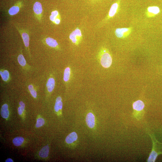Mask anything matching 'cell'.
Instances as JSON below:
<instances>
[{
  "mask_svg": "<svg viewBox=\"0 0 162 162\" xmlns=\"http://www.w3.org/2000/svg\"><path fill=\"white\" fill-rule=\"evenodd\" d=\"M82 37V32L78 28L73 31L70 36V38L72 43L76 45H78Z\"/></svg>",
  "mask_w": 162,
  "mask_h": 162,
  "instance_id": "cell-2",
  "label": "cell"
},
{
  "mask_svg": "<svg viewBox=\"0 0 162 162\" xmlns=\"http://www.w3.org/2000/svg\"><path fill=\"white\" fill-rule=\"evenodd\" d=\"M19 8L18 6H13L9 11V14L11 16L15 15L19 12Z\"/></svg>",
  "mask_w": 162,
  "mask_h": 162,
  "instance_id": "cell-21",
  "label": "cell"
},
{
  "mask_svg": "<svg viewBox=\"0 0 162 162\" xmlns=\"http://www.w3.org/2000/svg\"><path fill=\"white\" fill-rule=\"evenodd\" d=\"M18 63L23 69H28L30 68V66L27 64L26 60L22 54H20L18 57Z\"/></svg>",
  "mask_w": 162,
  "mask_h": 162,
  "instance_id": "cell-7",
  "label": "cell"
},
{
  "mask_svg": "<svg viewBox=\"0 0 162 162\" xmlns=\"http://www.w3.org/2000/svg\"><path fill=\"white\" fill-rule=\"evenodd\" d=\"M78 135L75 132H73L70 134L66 137L65 141L68 144H71L77 140Z\"/></svg>",
  "mask_w": 162,
  "mask_h": 162,
  "instance_id": "cell-9",
  "label": "cell"
},
{
  "mask_svg": "<svg viewBox=\"0 0 162 162\" xmlns=\"http://www.w3.org/2000/svg\"><path fill=\"white\" fill-rule=\"evenodd\" d=\"M132 31V28H118L116 29L115 34L118 38H123L129 36Z\"/></svg>",
  "mask_w": 162,
  "mask_h": 162,
  "instance_id": "cell-3",
  "label": "cell"
},
{
  "mask_svg": "<svg viewBox=\"0 0 162 162\" xmlns=\"http://www.w3.org/2000/svg\"><path fill=\"white\" fill-rule=\"evenodd\" d=\"M60 20L58 18L57 19L55 20V21L54 22H55V23L57 24H59L60 23Z\"/></svg>",
  "mask_w": 162,
  "mask_h": 162,
  "instance_id": "cell-25",
  "label": "cell"
},
{
  "mask_svg": "<svg viewBox=\"0 0 162 162\" xmlns=\"http://www.w3.org/2000/svg\"><path fill=\"white\" fill-rule=\"evenodd\" d=\"M28 88L32 96L34 98L37 97V92L35 86L32 84H30L28 86Z\"/></svg>",
  "mask_w": 162,
  "mask_h": 162,
  "instance_id": "cell-19",
  "label": "cell"
},
{
  "mask_svg": "<svg viewBox=\"0 0 162 162\" xmlns=\"http://www.w3.org/2000/svg\"><path fill=\"white\" fill-rule=\"evenodd\" d=\"M147 15L150 17L156 16L160 12V10L157 6H150L147 8Z\"/></svg>",
  "mask_w": 162,
  "mask_h": 162,
  "instance_id": "cell-6",
  "label": "cell"
},
{
  "mask_svg": "<svg viewBox=\"0 0 162 162\" xmlns=\"http://www.w3.org/2000/svg\"><path fill=\"white\" fill-rule=\"evenodd\" d=\"M55 78L53 76H50L47 81L46 85V88L48 92L51 93L55 88Z\"/></svg>",
  "mask_w": 162,
  "mask_h": 162,
  "instance_id": "cell-5",
  "label": "cell"
},
{
  "mask_svg": "<svg viewBox=\"0 0 162 162\" xmlns=\"http://www.w3.org/2000/svg\"><path fill=\"white\" fill-rule=\"evenodd\" d=\"M49 151V148L48 145L43 147L39 152V155L41 157L43 158H46L48 157Z\"/></svg>",
  "mask_w": 162,
  "mask_h": 162,
  "instance_id": "cell-17",
  "label": "cell"
},
{
  "mask_svg": "<svg viewBox=\"0 0 162 162\" xmlns=\"http://www.w3.org/2000/svg\"><path fill=\"white\" fill-rule=\"evenodd\" d=\"M59 15V12L57 11H53L51 12V15L50 16V19L51 21L54 22L57 18Z\"/></svg>",
  "mask_w": 162,
  "mask_h": 162,
  "instance_id": "cell-23",
  "label": "cell"
},
{
  "mask_svg": "<svg viewBox=\"0 0 162 162\" xmlns=\"http://www.w3.org/2000/svg\"><path fill=\"white\" fill-rule=\"evenodd\" d=\"M119 7V4L117 2L113 3L111 6L110 10L108 17L109 18L113 17L117 13Z\"/></svg>",
  "mask_w": 162,
  "mask_h": 162,
  "instance_id": "cell-14",
  "label": "cell"
},
{
  "mask_svg": "<svg viewBox=\"0 0 162 162\" xmlns=\"http://www.w3.org/2000/svg\"><path fill=\"white\" fill-rule=\"evenodd\" d=\"M21 35L25 46L27 49L29 50L30 41L29 35L25 32H22Z\"/></svg>",
  "mask_w": 162,
  "mask_h": 162,
  "instance_id": "cell-18",
  "label": "cell"
},
{
  "mask_svg": "<svg viewBox=\"0 0 162 162\" xmlns=\"http://www.w3.org/2000/svg\"><path fill=\"white\" fill-rule=\"evenodd\" d=\"M19 105L20 106L18 108V113L19 115H21L24 111L25 105L22 101L20 102L19 103Z\"/></svg>",
  "mask_w": 162,
  "mask_h": 162,
  "instance_id": "cell-22",
  "label": "cell"
},
{
  "mask_svg": "<svg viewBox=\"0 0 162 162\" xmlns=\"http://www.w3.org/2000/svg\"><path fill=\"white\" fill-rule=\"evenodd\" d=\"M46 44L52 48L57 49L59 47V45L57 41L50 37H48L45 39Z\"/></svg>",
  "mask_w": 162,
  "mask_h": 162,
  "instance_id": "cell-15",
  "label": "cell"
},
{
  "mask_svg": "<svg viewBox=\"0 0 162 162\" xmlns=\"http://www.w3.org/2000/svg\"><path fill=\"white\" fill-rule=\"evenodd\" d=\"M24 139L22 137H18L15 138L13 140V143L16 146H21L24 142Z\"/></svg>",
  "mask_w": 162,
  "mask_h": 162,
  "instance_id": "cell-20",
  "label": "cell"
},
{
  "mask_svg": "<svg viewBox=\"0 0 162 162\" xmlns=\"http://www.w3.org/2000/svg\"><path fill=\"white\" fill-rule=\"evenodd\" d=\"M86 121L87 126L89 128L92 129L94 127L95 124V117L92 113L90 112L87 114Z\"/></svg>",
  "mask_w": 162,
  "mask_h": 162,
  "instance_id": "cell-4",
  "label": "cell"
},
{
  "mask_svg": "<svg viewBox=\"0 0 162 162\" xmlns=\"http://www.w3.org/2000/svg\"><path fill=\"white\" fill-rule=\"evenodd\" d=\"M33 9L35 14L38 16V17H41L43 11L41 4L38 2H36L33 5Z\"/></svg>",
  "mask_w": 162,
  "mask_h": 162,
  "instance_id": "cell-10",
  "label": "cell"
},
{
  "mask_svg": "<svg viewBox=\"0 0 162 162\" xmlns=\"http://www.w3.org/2000/svg\"><path fill=\"white\" fill-rule=\"evenodd\" d=\"M6 162H13V161L11 159L9 158L7 159L5 161Z\"/></svg>",
  "mask_w": 162,
  "mask_h": 162,
  "instance_id": "cell-26",
  "label": "cell"
},
{
  "mask_svg": "<svg viewBox=\"0 0 162 162\" xmlns=\"http://www.w3.org/2000/svg\"><path fill=\"white\" fill-rule=\"evenodd\" d=\"M0 75L2 80L5 82L8 83L10 80V74L7 70L4 69L1 70L0 71Z\"/></svg>",
  "mask_w": 162,
  "mask_h": 162,
  "instance_id": "cell-8",
  "label": "cell"
},
{
  "mask_svg": "<svg viewBox=\"0 0 162 162\" xmlns=\"http://www.w3.org/2000/svg\"><path fill=\"white\" fill-rule=\"evenodd\" d=\"M72 71L70 67L66 68L64 72L63 80L65 83L69 82L71 78Z\"/></svg>",
  "mask_w": 162,
  "mask_h": 162,
  "instance_id": "cell-11",
  "label": "cell"
},
{
  "mask_svg": "<svg viewBox=\"0 0 162 162\" xmlns=\"http://www.w3.org/2000/svg\"><path fill=\"white\" fill-rule=\"evenodd\" d=\"M100 62L101 65L105 68H109L112 64V57L105 50H104L101 54Z\"/></svg>",
  "mask_w": 162,
  "mask_h": 162,
  "instance_id": "cell-1",
  "label": "cell"
},
{
  "mask_svg": "<svg viewBox=\"0 0 162 162\" xmlns=\"http://www.w3.org/2000/svg\"><path fill=\"white\" fill-rule=\"evenodd\" d=\"M133 107L134 110L140 111L144 109V104L142 101L139 100L134 103Z\"/></svg>",
  "mask_w": 162,
  "mask_h": 162,
  "instance_id": "cell-16",
  "label": "cell"
},
{
  "mask_svg": "<svg viewBox=\"0 0 162 162\" xmlns=\"http://www.w3.org/2000/svg\"><path fill=\"white\" fill-rule=\"evenodd\" d=\"M1 114L4 118H7L9 115V106L7 104H4L2 106L1 109Z\"/></svg>",
  "mask_w": 162,
  "mask_h": 162,
  "instance_id": "cell-12",
  "label": "cell"
},
{
  "mask_svg": "<svg viewBox=\"0 0 162 162\" xmlns=\"http://www.w3.org/2000/svg\"><path fill=\"white\" fill-rule=\"evenodd\" d=\"M45 121L42 118H39L37 119L36 126L37 128H39L43 126L45 124Z\"/></svg>",
  "mask_w": 162,
  "mask_h": 162,
  "instance_id": "cell-24",
  "label": "cell"
},
{
  "mask_svg": "<svg viewBox=\"0 0 162 162\" xmlns=\"http://www.w3.org/2000/svg\"><path fill=\"white\" fill-rule=\"evenodd\" d=\"M63 103L62 101V98L60 97H58L56 100V102L54 109L56 112H58L60 111H61L62 109Z\"/></svg>",
  "mask_w": 162,
  "mask_h": 162,
  "instance_id": "cell-13",
  "label": "cell"
}]
</instances>
